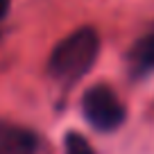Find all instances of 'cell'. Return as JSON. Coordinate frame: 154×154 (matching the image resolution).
<instances>
[{
	"instance_id": "5b68a950",
	"label": "cell",
	"mask_w": 154,
	"mask_h": 154,
	"mask_svg": "<svg viewBox=\"0 0 154 154\" xmlns=\"http://www.w3.org/2000/svg\"><path fill=\"white\" fill-rule=\"evenodd\" d=\"M66 154H93L91 145L86 143V138L79 134H68L66 136Z\"/></svg>"
},
{
	"instance_id": "7a4b0ae2",
	"label": "cell",
	"mask_w": 154,
	"mask_h": 154,
	"mask_svg": "<svg viewBox=\"0 0 154 154\" xmlns=\"http://www.w3.org/2000/svg\"><path fill=\"white\" fill-rule=\"evenodd\" d=\"M84 118L97 131H113L125 120V106L109 86H93L82 97Z\"/></svg>"
},
{
	"instance_id": "277c9868",
	"label": "cell",
	"mask_w": 154,
	"mask_h": 154,
	"mask_svg": "<svg viewBox=\"0 0 154 154\" xmlns=\"http://www.w3.org/2000/svg\"><path fill=\"white\" fill-rule=\"evenodd\" d=\"M129 59H131V68H134L136 72L154 70V27L131 48Z\"/></svg>"
},
{
	"instance_id": "3957f363",
	"label": "cell",
	"mask_w": 154,
	"mask_h": 154,
	"mask_svg": "<svg viewBox=\"0 0 154 154\" xmlns=\"http://www.w3.org/2000/svg\"><path fill=\"white\" fill-rule=\"evenodd\" d=\"M38 140L32 131L14 125H0V154H36Z\"/></svg>"
},
{
	"instance_id": "6da1fadb",
	"label": "cell",
	"mask_w": 154,
	"mask_h": 154,
	"mask_svg": "<svg viewBox=\"0 0 154 154\" xmlns=\"http://www.w3.org/2000/svg\"><path fill=\"white\" fill-rule=\"evenodd\" d=\"M100 54V36L93 27H79L54 45L48 68L57 79L72 84L82 79Z\"/></svg>"
},
{
	"instance_id": "8992f818",
	"label": "cell",
	"mask_w": 154,
	"mask_h": 154,
	"mask_svg": "<svg viewBox=\"0 0 154 154\" xmlns=\"http://www.w3.org/2000/svg\"><path fill=\"white\" fill-rule=\"evenodd\" d=\"M9 5H11V0H0V20L9 14Z\"/></svg>"
}]
</instances>
